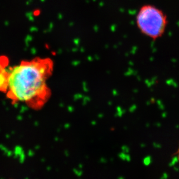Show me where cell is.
Segmentation results:
<instances>
[{"instance_id": "17", "label": "cell", "mask_w": 179, "mask_h": 179, "mask_svg": "<svg viewBox=\"0 0 179 179\" xmlns=\"http://www.w3.org/2000/svg\"><path fill=\"white\" fill-rule=\"evenodd\" d=\"M166 116H167V113H164L162 114V118H166Z\"/></svg>"}, {"instance_id": "20", "label": "cell", "mask_w": 179, "mask_h": 179, "mask_svg": "<svg viewBox=\"0 0 179 179\" xmlns=\"http://www.w3.org/2000/svg\"><path fill=\"white\" fill-rule=\"evenodd\" d=\"M156 126H157L158 127H161V124L160 123H157Z\"/></svg>"}, {"instance_id": "10", "label": "cell", "mask_w": 179, "mask_h": 179, "mask_svg": "<svg viewBox=\"0 0 179 179\" xmlns=\"http://www.w3.org/2000/svg\"><path fill=\"white\" fill-rule=\"evenodd\" d=\"M136 108H137V106H136L135 104H133V105H132V106L129 108V112H131V113H133V112L136 110Z\"/></svg>"}, {"instance_id": "11", "label": "cell", "mask_w": 179, "mask_h": 179, "mask_svg": "<svg viewBox=\"0 0 179 179\" xmlns=\"http://www.w3.org/2000/svg\"><path fill=\"white\" fill-rule=\"evenodd\" d=\"M125 113V110H122L121 111H118L117 113L116 114V115H115V116H118V117H121L124 113Z\"/></svg>"}, {"instance_id": "24", "label": "cell", "mask_w": 179, "mask_h": 179, "mask_svg": "<svg viewBox=\"0 0 179 179\" xmlns=\"http://www.w3.org/2000/svg\"><path fill=\"white\" fill-rule=\"evenodd\" d=\"M146 104H147V106H149V105L150 104V102H149V101H147Z\"/></svg>"}, {"instance_id": "8", "label": "cell", "mask_w": 179, "mask_h": 179, "mask_svg": "<svg viewBox=\"0 0 179 179\" xmlns=\"http://www.w3.org/2000/svg\"><path fill=\"white\" fill-rule=\"evenodd\" d=\"M157 103L158 105V107H159V108L160 110H163L165 109V107L164 106V104H163V103H162V101L161 100H157Z\"/></svg>"}, {"instance_id": "25", "label": "cell", "mask_w": 179, "mask_h": 179, "mask_svg": "<svg viewBox=\"0 0 179 179\" xmlns=\"http://www.w3.org/2000/svg\"><path fill=\"white\" fill-rule=\"evenodd\" d=\"M92 124L93 125H96V121H93V122H92Z\"/></svg>"}, {"instance_id": "6", "label": "cell", "mask_w": 179, "mask_h": 179, "mask_svg": "<svg viewBox=\"0 0 179 179\" xmlns=\"http://www.w3.org/2000/svg\"><path fill=\"white\" fill-rule=\"evenodd\" d=\"M166 84L167 85H169V86L173 85L174 88H177V83L174 80H173V79H169V80H167L166 81Z\"/></svg>"}, {"instance_id": "15", "label": "cell", "mask_w": 179, "mask_h": 179, "mask_svg": "<svg viewBox=\"0 0 179 179\" xmlns=\"http://www.w3.org/2000/svg\"><path fill=\"white\" fill-rule=\"evenodd\" d=\"M168 177V176H167V173H164V174H163V176L162 177H161V179H167Z\"/></svg>"}, {"instance_id": "9", "label": "cell", "mask_w": 179, "mask_h": 179, "mask_svg": "<svg viewBox=\"0 0 179 179\" xmlns=\"http://www.w3.org/2000/svg\"><path fill=\"white\" fill-rule=\"evenodd\" d=\"M129 148L128 146H124L122 147V151L125 153H128L129 152Z\"/></svg>"}, {"instance_id": "21", "label": "cell", "mask_w": 179, "mask_h": 179, "mask_svg": "<svg viewBox=\"0 0 179 179\" xmlns=\"http://www.w3.org/2000/svg\"><path fill=\"white\" fill-rule=\"evenodd\" d=\"M133 92H134V93H137V92H138V89H134V90L133 91Z\"/></svg>"}, {"instance_id": "23", "label": "cell", "mask_w": 179, "mask_h": 179, "mask_svg": "<svg viewBox=\"0 0 179 179\" xmlns=\"http://www.w3.org/2000/svg\"><path fill=\"white\" fill-rule=\"evenodd\" d=\"M111 104H112V102L111 101H109L108 102V105L109 106H111Z\"/></svg>"}, {"instance_id": "12", "label": "cell", "mask_w": 179, "mask_h": 179, "mask_svg": "<svg viewBox=\"0 0 179 179\" xmlns=\"http://www.w3.org/2000/svg\"><path fill=\"white\" fill-rule=\"evenodd\" d=\"M153 146H154V147H155L156 148H161L162 147V146L160 144L155 143V142L153 143Z\"/></svg>"}, {"instance_id": "4", "label": "cell", "mask_w": 179, "mask_h": 179, "mask_svg": "<svg viewBox=\"0 0 179 179\" xmlns=\"http://www.w3.org/2000/svg\"><path fill=\"white\" fill-rule=\"evenodd\" d=\"M119 157L120 159H121L123 161H126L128 162H130L131 160L130 155L126 154V153H124V152L119 154Z\"/></svg>"}, {"instance_id": "3", "label": "cell", "mask_w": 179, "mask_h": 179, "mask_svg": "<svg viewBox=\"0 0 179 179\" xmlns=\"http://www.w3.org/2000/svg\"><path fill=\"white\" fill-rule=\"evenodd\" d=\"M4 60L0 62V92H7L8 88V81L9 75V70H7V65Z\"/></svg>"}, {"instance_id": "1", "label": "cell", "mask_w": 179, "mask_h": 179, "mask_svg": "<svg viewBox=\"0 0 179 179\" xmlns=\"http://www.w3.org/2000/svg\"><path fill=\"white\" fill-rule=\"evenodd\" d=\"M53 68L51 59L35 58L10 68L8 98L13 103H25L34 109L41 108L51 96L47 81Z\"/></svg>"}, {"instance_id": "18", "label": "cell", "mask_w": 179, "mask_h": 179, "mask_svg": "<svg viewBox=\"0 0 179 179\" xmlns=\"http://www.w3.org/2000/svg\"><path fill=\"white\" fill-rule=\"evenodd\" d=\"M98 117H99V118H103V114H99L98 115Z\"/></svg>"}, {"instance_id": "7", "label": "cell", "mask_w": 179, "mask_h": 179, "mask_svg": "<svg viewBox=\"0 0 179 179\" xmlns=\"http://www.w3.org/2000/svg\"><path fill=\"white\" fill-rule=\"evenodd\" d=\"M178 161H178V158H177V157H174L173 158L172 160V162L169 164V166H174V165H175V164H176Z\"/></svg>"}, {"instance_id": "19", "label": "cell", "mask_w": 179, "mask_h": 179, "mask_svg": "<svg viewBox=\"0 0 179 179\" xmlns=\"http://www.w3.org/2000/svg\"><path fill=\"white\" fill-rule=\"evenodd\" d=\"M178 154V157H177V158H178V161H179V149H178L177 151V152L176 153H174V154Z\"/></svg>"}, {"instance_id": "22", "label": "cell", "mask_w": 179, "mask_h": 179, "mask_svg": "<svg viewBox=\"0 0 179 179\" xmlns=\"http://www.w3.org/2000/svg\"><path fill=\"white\" fill-rule=\"evenodd\" d=\"M146 147V145L144 144H141V148H144V147Z\"/></svg>"}, {"instance_id": "5", "label": "cell", "mask_w": 179, "mask_h": 179, "mask_svg": "<svg viewBox=\"0 0 179 179\" xmlns=\"http://www.w3.org/2000/svg\"><path fill=\"white\" fill-rule=\"evenodd\" d=\"M151 163V157L150 156H147L143 159V164L145 166H149Z\"/></svg>"}, {"instance_id": "27", "label": "cell", "mask_w": 179, "mask_h": 179, "mask_svg": "<svg viewBox=\"0 0 179 179\" xmlns=\"http://www.w3.org/2000/svg\"><path fill=\"white\" fill-rule=\"evenodd\" d=\"M146 126H148H148H149V124L148 123V124H147V125H146Z\"/></svg>"}, {"instance_id": "26", "label": "cell", "mask_w": 179, "mask_h": 179, "mask_svg": "<svg viewBox=\"0 0 179 179\" xmlns=\"http://www.w3.org/2000/svg\"><path fill=\"white\" fill-rule=\"evenodd\" d=\"M118 179H124V177H119Z\"/></svg>"}, {"instance_id": "16", "label": "cell", "mask_w": 179, "mask_h": 179, "mask_svg": "<svg viewBox=\"0 0 179 179\" xmlns=\"http://www.w3.org/2000/svg\"><path fill=\"white\" fill-rule=\"evenodd\" d=\"M113 94L114 96H118V92L116 90H113Z\"/></svg>"}, {"instance_id": "2", "label": "cell", "mask_w": 179, "mask_h": 179, "mask_svg": "<svg viewBox=\"0 0 179 179\" xmlns=\"http://www.w3.org/2000/svg\"><path fill=\"white\" fill-rule=\"evenodd\" d=\"M136 23L141 33L155 41L164 35L168 19L162 9L147 4L140 8L136 14Z\"/></svg>"}, {"instance_id": "13", "label": "cell", "mask_w": 179, "mask_h": 179, "mask_svg": "<svg viewBox=\"0 0 179 179\" xmlns=\"http://www.w3.org/2000/svg\"><path fill=\"white\" fill-rule=\"evenodd\" d=\"M145 83H146L147 86H148V87H149V88L152 86V84H151V81H149L148 80H146V81H145Z\"/></svg>"}, {"instance_id": "14", "label": "cell", "mask_w": 179, "mask_h": 179, "mask_svg": "<svg viewBox=\"0 0 179 179\" xmlns=\"http://www.w3.org/2000/svg\"><path fill=\"white\" fill-rule=\"evenodd\" d=\"M100 161L101 163H106V162H107V160L104 158H101L100 159Z\"/></svg>"}]
</instances>
